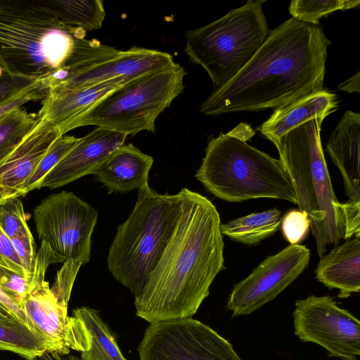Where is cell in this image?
<instances>
[{
  "label": "cell",
  "instance_id": "1",
  "mask_svg": "<svg viewBox=\"0 0 360 360\" xmlns=\"http://www.w3.org/2000/svg\"><path fill=\"white\" fill-rule=\"evenodd\" d=\"M330 44L321 25L285 20L233 78L213 90L200 112L215 116L276 109L323 90Z\"/></svg>",
  "mask_w": 360,
  "mask_h": 360
},
{
  "label": "cell",
  "instance_id": "2",
  "mask_svg": "<svg viewBox=\"0 0 360 360\" xmlns=\"http://www.w3.org/2000/svg\"><path fill=\"white\" fill-rule=\"evenodd\" d=\"M174 232L140 294L136 314L149 323L192 317L225 269L220 217L207 198L186 188Z\"/></svg>",
  "mask_w": 360,
  "mask_h": 360
},
{
  "label": "cell",
  "instance_id": "3",
  "mask_svg": "<svg viewBox=\"0 0 360 360\" xmlns=\"http://www.w3.org/2000/svg\"><path fill=\"white\" fill-rule=\"evenodd\" d=\"M85 31L60 23L39 0H0V63L48 90L119 53Z\"/></svg>",
  "mask_w": 360,
  "mask_h": 360
},
{
  "label": "cell",
  "instance_id": "4",
  "mask_svg": "<svg viewBox=\"0 0 360 360\" xmlns=\"http://www.w3.org/2000/svg\"><path fill=\"white\" fill-rule=\"evenodd\" d=\"M254 134L248 124L240 123L211 139L195 178L225 201L273 198L297 205L292 181L282 161L247 143Z\"/></svg>",
  "mask_w": 360,
  "mask_h": 360
},
{
  "label": "cell",
  "instance_id": "5",
  "mask_svg": "<svg viewBox=\"0 0 360 360\" xmlns=\"http://www.w3.org/2000/svg\"><path fill=\"white\" fill-rule=\"evenodd\" d=\"M326 117L311 119L272 142L292 181L300 210L307 214L320 257L345 236L342 204L335 195L321 144Z\"/></svg>",
  "mask_w": 360,
  "mask_h": 360
},
{
  "label": "cell",
  "instance_id": "6",
  "mask_svg": "<svg viewBox=\"0 0 360 360\" xmlns=\"http://www.w3.org/2000/svg\"><path fill=\"white\" fill-rule=\"evenodd\" d=\"M181 195L160 194L148 184L139 190L129 216L117 229L107 258L114 278L134 297L144 288L175 229Z\"/></svg>",
  "mask_w": 360,
  "mask_h": 360
},
{
  "label": "cell",
  "instance_id": "7",
  "mask_svg": "<svg viewBox=\"0 0 360 360\" xmlns=\"http://www.w3.org/2000/svg\"><path fill=\"white\" fill-rule=\"evenodd\" d=\"M263 0H250L219 19L186 32L185 51L202 66L214 89L233 78L250 61L267 37Z\"/></svg>",
  "mask_w": 360,
  "mask_h": 360
},
{
  "label": "cell",
  "instance_id": "8",
  "mask_svg": "<svg viewBox=\"0 0 360 360\" xmlns=\"http://www.w3.org/2000/svg\"><path fill=\"white\" fill-rule=\"evenodd\" d=\"M184 68L174 65L136 77L114 89L72 121L66 133L94 125L127 136L155 132V122L184 90Z\"/></svg>",
  "mask_w": 360,
  "mask_h": 360
},
{
  "label": "cell",
  "instance_id": "9",
  "mask_svg": "<svg viewBox=\"0 0 360 360\" xmlns=\"http://www.w3.org/2000/svg\"><path fill=\"white\" fill-rule=\"evenodd\" d=\"M98 215L94 207L68 191L49 195L33 211L37 236L49 248L55 264L89 263Z\"/></svg>",
  "mask_w": 360,
  "mask_h": 360
},
{
  "label": "cell",
  "instance_id": "10",
  "mask_svg": "<svg viewBox=\"0 0 360 360\" xmlns=\"http://www.w3.org/2000/svg\"><path fill=\"white\" fill-rule=\"evenodd\" d=\"M55 264L48 246L41 243L36 264L28 283L23 309L35 333L46 343L48 353L68 354L70 350L85 352L91 336L80 319L68 314L45 279L47 267Z\"/></svg>",
  "mask_w": 360,
  "mask_h": 360
},
{
  "label": "cell",
  "instance_id": "11",
  "mask_svg": "<svg viewBox=\"0 0 360 360\" xmlns=\"http://www.w3.org/2000/svg\"><path fill=\"white\" fill-rule=\"evenodd\" d=\"M137 351L139 360H243L226 339L192 317L149 323Z\"/></svg>",
  "mask_w": 360,
  "mask_h": 360
},
{
  "label": "cell",
  "instance_id": "12",
  "mask_svg": "<svg viewBox=\"0 0 360 360\" xmlns=\"http://www.w3.org/2000/svg\"><path fill=\"white\" fill-rule=\"evenodd\" d=\"M295 335L304 342L326 349L342 360H357L360 354V322L328 296L311 295L297 300L293 311Z\"/></svg>",
  "mask_w": 360,
  "mask_h": 360
},
{
  "label": "cell",
  "instance_id": "13",
  "mask_svg": "<svg viewBox=\"0 0 360 360\" xmlns=\"http://www.w3.org/2000/svg\"><path fill=\"white\" fill-rule=\"evenodd\" d=\"M310 250L290 244L268 256L233 287L226 307L233 316L248 315L274 300L306 269Z\"/></svg>",
  "mask_w": 360,
  "mask_h": 360
},
{
  "label": "cell",
  "instance_id": "14",
  "mask_svg": "<svg viewBox=\"0 0 360 360\" xmlns=\"http://www.w3.org/2000/svg\"><path fill=\"white\" fill-rule=\"evenodd\" d=\"M62 136L38 116V122L20 143L0 163V205L25 196L24 186L52 143Z\"/></svg>",
  "mask_w": 360,
  "mask_h": 360
},
{
  "label": "cell",
  "instance_id": "15",
  "mask_svg": "<svg viewBox=\"0 0 360 360\" xmlns=\"http://www.w3.org/2000/svg\"><path fill=\"white\" fill-rule=\"evenodd\" d=\"M127 135L98 127L79 139L69 153L45 176L39 189L56 188L88 174L116 148L123 145Z\"/></svg>",
  "mask_w": 360,
  "mask_h": 360
},
{
  "label": "cell",
  "instance_id": "16",
  "mask_svg": "<svg viewBox=\"0 0 360 360\" xmlns=\"http://www.w3.org/2000/svg\"><path fill=\"white\" fill-rule=\"evenodd\" d=\"M135 78L120 77L94 84L49 89L37 115L65 135L72 121L108 94Z\"/></svg>",
  "mask_w": 360,
  "mask_h": 360
},
{
  "label": "cell",
  "instance_id": "17",
  "mask_svg": "<svg viewBox=\"0 0 360 360\" xmlns=\"http://www.w3.org/2000/svg\"><path fill=\"white\" fill-rule=\"evenodd\" d=\"M175 64L168 53L134 46L127 51L120 50L113 57L78 72L55 87L94 84L120 77H138Z\"/></svg>",
  "mask_w": 360,
  "mask_h": 360
},
{
  "label": "cell",
  "instance_id": "18",
  "mask_svg": "<svg viewBox=\"0 0 360 360\" xmlns=\"http://www.w3.org/2000/svg\"><path fill=\"white\" fill-rule=\"evenodd\" d=\"M327 151L343 179L350 202H360V114L346 110L333 131Z\"/></svg>",
  "mask_w": 360,
  "mask_h": 360
},
{
  "label": "cell",
  "instance_id": "19",
  "mask_svg": "<svg viewBox=\"0 0 360 360\" xmlns=\"http://www.w3.org/2000/svg\"><path fill=\"white\" fill-rule=\"evenodd\" d=\"M153 161L133 144H123L112 151L93 174L108 193H127L148 184Z\"/></svg>",
  "mask_w": 360,
  "mask_h": 360
},
{
  "label": "cell",
  "instance_id": "20",
  "mask_svg": "<svg viewBox=\"0 0 360 360\" xmlns=\"http://www.w3.org/2000/svg\"><path fill=\"white\" fill-rule=\"evenodd\" d=\"M338 108L337 95L323 89L274 109L262 124L260 132L273 142L295 127L320 115L327 117Z\"/></svg>",
  "mask_w": 360,
  "mask_h": 360
},
{
  "label": "cell",
  "instance_id": "21",
  "mask_svg": "<svg viewBox=\"0 0 360 360\" xmlns=\"http://www.w3.org/2000/svg\"><path fill=\"white\" fill-rule=\"evenodd\" d=\"M317 280L329 288L339 290L347 298L360 291V236L345 242L322 256L316 269Z\"/></svg>",
  "mask_w": 360,
  "mask_h": 360
},
{
  "label": "cell",
  "instance_id": "22",
  "mask_svg": "<svg viewBox=\"0 0 360 360\" xmlns=\"http://www.w3.org/2000/svg\"><path fill=\"white\" fill-rule=\"evenodd\" d=\"M60 23L84 30H98L105 16L101 0H39Z\"/></svg>",
  "mask_w": 360,
  "mask_h": 360
},
{
  "label": "cell",
  "instance_id": "23",
  "mask_svg": "<svg viewBox=\"0 0 360 360\" xmlns=\"http://www.w3.org/2000/svg\"><path fill=\"white\" fill-rule=\"evenodd\" d=\"M72 316L83 321L91 336V347L81 352L80 360H127L118 346L115 333L103 321L99 311L83 306L75 309Z\"/></svg>",
  "mask_w": 360,
  "mask_h": 360
},
{
  "label": "cell",
  "instance_id": "24",
  "mask_svg": "<svg viewBox=\"0 0 360 360\" xmlns=\"http://www.w3.org/2000/svg\"><path fill=\"white\" fill-rule=\"evenodd\" d=\"M281 212L271 209L232 219L220 225L221 234L245 245H254L273 235L279 228Z\"/></svg>",
  "mask_w": 360,
  "mask_h": 360
},
{
  "label": "cell",
  "instance_id": "25",
  "mask_svg": "<svg viewBox=\"0 0 360 360\" xmlns=\"http://www.w3.org/2000/svg\"><path fill=\"white\" fill-rule=\"evenodd\" d=\"M0 349L14 352L26 360H37L47 352L45 342L27 325L0 318Z\"/></svg>",
  "mask_w": 360,
  "mask_h": 360
},
{
  "label": "cell",
  "instance_id": "26",
  "mask_svg": "<svg viewBox=\"0 0 360 360\" xmlns=\"http://www.w3.org/2000/svg\"><path fill=\"white\" fill-rule=\"evenodd\" d=\"M38 122L37 113L22 108L0 117V163L20 143Z\"/></svg>",
  "mask_w": 360,
  "mask_h": 360
},
{
  "label": "cell",
  "instance_id": "27",
  "mask_svg": "<svg viewBox=\"0 0 360 360\" xmlns=\"http://www.w3.org/2000/svg\"><path fill=\"white\" fill-rule=\"evenodd\" d=\"M359 0H294L288 7L290 15L300 21L318 25L322 17L336 11L358 8Z\"/></svg>",
  "mask_w": 360,
  "mask_h": 360
},
{
  "label": "cell",
  "instance_id": "28",
  "mask_svg": "<svg viewBox=\"0 0 360 360\" xmlns=\"http://www.w3.org/2000/svg\"><path fill=\"white\" fill-rule=\"evenodd\" d=\"M79 139L65 134L59 136L52 143L25 185V195L32 190L39 189L45 176L69 153Z\"/></svg>",
  "mask_w": 360,
  "mask_h": 360
},
{
  "label": "cell",
  "instance_id": "29",
  "mask_svg": "<svg viewBox=\"0 0 360 360\" xmlns=\"http://www.w3.org/2000/svg\"><path fill=\"white\" fill-rule=\"evenodd\" d=\"M28 227L22 202L13 198L0 205V229L11 240Z\"/></svg>",
  "mask_w": 360,
  "mask_h": 360
},
{
  "label": "cell",
  "instance_id": "30",
  "mask_svg": "<svg viewBox=\"0 0 360 360\" xmlns=\"http://www.w3.org/2000/svg\"><path fill=\"white\" fill-rule=\"evenodd\" d=\"M11 241L29 283L34 272L37 255L35 242L29 227L20 231Z\"/></svg>",
  "mask_w": 360,
  "mask_h": 360
},
{
  "label": "cell",
  "instance_id": "31",
  "mask_svg": "<svg viewBox=\"0 0 360 360\" xmlns=\"http://www.w3.org/2000/svg\"><path fill=\"white\" fill-rule=\"evenodd\" d=\"M34 88L46 89L40 82L11 74L0 63V106Z\"/></svg>",
  "mask_w": 360,
  "mask_h": 360
},
{
  "label": "cell",
  "instance_id": "32",
  "mask_svg": "<svg viewBox=\"0 0 360 360\" xmlns=\"http://www.w3.org/2000/svg\"><path fill=\"white\" fill-rule=\"evenodd\" d=\"M82 266V264L77 260L64 262L51 288L58 302L65 307H68L74 281Z\"/></svg>",
  "mask_w": 360,
  "mask_h": 360
},
{
  "label": "cell",
  "instance_id": "33",
  "mask_svg": "<svg viewBox=\"0 0 360 360\" xmlns=\"http://www.w3.org/2000/svg\"><path fill=\"white\" fill-rule=\"evenodd\" d=\"M281 224L285 238L292 245L299 244L310 231L307 214L300 210H292L287 212Z\"/></svg>",
  "mask_w": 360,
  "mask_h": 360
},
{
  "label": "cell",
  "instance_id": "34",
  "mask_svg": "<svg viewBox=\"0 0 360 360\" xmlns=\"http://www.w3.org/2000/svg\"><path fill=\"white\" fill-rule=\"evenodd\" d=\"M0 287L5 295L24 311L23 302L28 287L25 276L0 265Z\"/></svg>",
  "mask_w": 360,
  "mask_h": 360
},
{
  "label": "cell",
  "instance_id": "35",
  "mask_svg": "<svg viewBox=\"0 0 360 360\" xmlns=\"http://www.w3.org/2000/svg\"><path fill=\"white\" fill-rule=\"evenodd\" d=\"M0 265L8 268L25 276L22 265L14 250L11 241L1 229Z\"/></svg>",
  "mask_w": 360,
  "mask_h": 360
},
{
  "label": "cell",
  "instance_id": "36",
  "mask_svg": "<svg viewBox=\"0 0 360 360\" xmlns=\"http://www.w3.org/2000/svg\"><path fill=\"white\" fill-rule=\"evenodd\" d=\"M345 220V239L360 236V202L342 203Z\"/></svg>",
  "mask_w": 360,
  "mask_h": 360
},
{
  "label": "cell",
  "instance_id": "37",
  "mask_svg": "<svg viewBox=\"0 0 360 360\" xmlns=\"http://www.w3.org/2000/svg\"><path fill=\"white\" fill-rule=\"evenodd\" d=\"M47 90L44 88H34L24 92L6 103L0 106V117L16 108H20L25 103L31 101L42 100Z\"/></svg>",
  "mask_w": 360,
  "mask_h": 360
},
{
  "label": "cell",
  "instance_id": "38",
  "mask_svg": "<svg viewBox=\"0 0 360 360\" xmlns=\"http://www.w3.org/2000/svg\"><path fill=\"white\" fill-rule=\"evenodd\" d=\"M338 89L347 93H359L360 91V72H357L352 77L338 85Z\"/></svg>",
  "mask_w": 360,
  "mask_h": 360
},
{
  "label": "cell",
  "instance_id": "39",
  "mask_svg": "<svg viewBox=\"0 0 360 360\" xmlns=\"http://www.w3.org/2000/svg\"><path fill=\"white\" fill-rule=\"evenodd\" d=\"M37 360H80V359L75 355L70 354V353L68 354H61L58 353L46 352Z\"/></svg>",
  "mask_w": 360,
  "mask_h": 360
},
{
  "label": "cell",
  "instance_id": "40",
  "mask_svg": "<svg viewBox=\"0 0 360 360\" xmlns=\"http://www.w3.org/2000/svg\"><path fill=\"white\" fill-rule=\"evenodd\" d=\"M25 360H26V359H25Z\"/></svg>",
  "mask_w": 360,
  "mask_h": 360
}]
</instances>
